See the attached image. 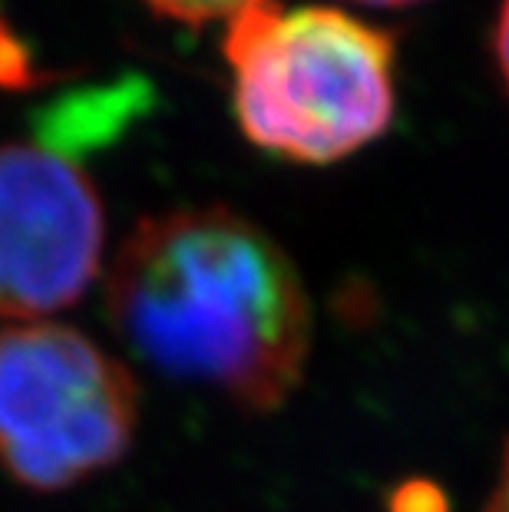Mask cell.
Masks as SVG:
<instances>
[{
	"mask_svg": "<svg viewBox=\"0 0 509 512\" xmlns=\"http://www.w3.org/2000/svg\"><path fill=\"white\" fill-rule=\"evenodd\" d=\"M30 80V60L27 50L17 40H10L7 30H0V83L17 86Z\"/></svg>",
	"mask_w": 509,
	"mask_h": 512,
	"instance_id": "8992f818",
	"label": "cell"
},
{
	"mask_svg": "<svg viewBox=\"0 0 509 512\" xmlns=\"http://www.w3.org/2000/svg\"><path fill=\"white\" fill-rule=\"evenodd\" d=\"M136 420L129 370L77 328L43 321L0 331V466L20 486L57 493L110 470Z\"/></svg>",
	"mask_w": 509,
	"mask_h": 512,
	"instance_id": "3957f363",
	"label": "cell"
},
{
	"mask_svg": "<svg viewBox=\"0 0 509 512\" xmlns=\"http://www.w3.org/2000/svg\"><path fill=\"white\" fill-rule=\"evenodd\" d=\"M103 205L57 149L0 146V318L30 321L77 304L103 261Z\"/></svg>",
	"mask_w": 509,
	"mask_h": 512,
	"instance_id": "277c9868",
	"label": "cell"
},
{
	"mask_svg": "<svg viewBox=\"0 0 509 512\" xmlns=\"http://www.w3.org/2000/svg\"><path fill=\"white\" fill-rule=\"evenodd\" d=\"M486 512H509V446L503 453V470H500V479H496V489H493Z\"/></svg>",
	"mask_w": 509,
	"mask_h": 512,
	"instance_id": "ba28073f",
	"label": "cell"
},
{
	"mask_svg": "<svg viewBox=\"0 0 509 512\" xmlns=\"http://www.w3.org/2000/svg\"><path fill=\"white\" fill-rule=\"evenodd\" d=\"M106 318L143 364L252 410L281 407L311 351L295 261L222 205L139 222L110 268Z\"/></svg>",
	"mask_w": 509,
	"mask_h": 512,
	"instance_id": "6da1fadb",
	"label": "cell"
},
{
	"mask_svg": "<svg viewBox=\"0 0 509 512\" xmlns=\"http://www.w3.org/2000/svg\"><path fill=\"white\" fill-rule=\"evenodd\" d=\"M225 60L248 143L291 162L354 156L397 110L394 37L338 7L265 0L229 20Z\"/></svg>",
	"mask_w": 509,
	"mask_h": 512,
	"instance_id": "7a4b0ae2",
	"label": "cell"
},
{
	"mask_svg": "<svg viewBox=\"0 0 509 512\" xmlns=\"http://www.w3.org/2000/svg\"><path fill=\"white\" fill-rule=\"evenodd\" d=\"M149 7L156 10L159 17L179 20V24H212V20H235L238 14L252 10L265 0H146Z\"/></svg>",
	"mask_w": 509,
	"mask_h": 512,
	"instance_id": "5b68a950",
	"label": "cell"
},
{
	"mask_svg": "<svg viewBox=\"0 0 509 512\" xmlns=\"http://www.w3.org/2000/svg\"><path fill=\"white\" fill-rule=\"evenodd\" d=\"M493 53H496V63H500V73H503L506 90H509V0H503L500 17H496V27H493Z\"/></svg>",
	"mask_w": 509,
	"mask_h": 512,
	"instance_id": "52a82bcc",
	"label": "cell"
},
{
	"mask_svg": "<svg viewBox=\"0 0 509 512\" xmlns=\"http://www.w3.org/2000/svg\"><path fill=\"white\" fill-rule=\"evenodd\" d=\"M361 4H374V7H404V4H420V0H361Z\"/></svg>",
	"mask_w": 509,
	"mask_h": 512,
	"instance_id": "9c48e42d",
	"label": "cell"
}]
</instances>
